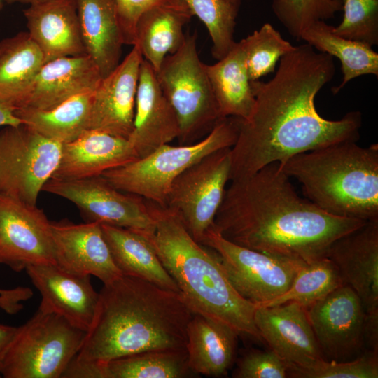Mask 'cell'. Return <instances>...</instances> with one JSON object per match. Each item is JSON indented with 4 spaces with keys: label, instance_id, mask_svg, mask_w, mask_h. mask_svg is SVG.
Returning <instances> with one entry per match:
<instances>
[{
    "label": "cell",
    "instance_id": "obj_38",
    "mask_svg": "<svg viewBox=\"0 0 378 378\" xmlns=\"http://www.w3.org/2000/svg\"><path fill=\"white\" fill-rule=\"evenodd\" d=\"M344 17L334 27L335 34L366 43L378 44V0H342Z\"/></svg>",
    "mask_w": 378,
    "mask_h": 378
},
{
    "label": "cell",
    "instance_id": "obj_7",
    "mask_svg": "<svg viewBox=\"0 0 378 378\" xmlns=\"http://www.w3.org/2000/svg\"><path fill=\"white\" fill-rule=\"evenodd\" d=\"M86 332L64 318L37 310L16 333L0 366L5 378H60Z\"/></svg>",
    "mask_w": 378,
    "mask_h": 378
},
{
    "label": "cell",
    "instance_id": "obj_26",
    "mask_svg": "<svg viewBox=\"0 0 378 378\" xmlns=\"http://www.w3.org/2000/svg\"><path fill=\"white\" fill-rule=\"evenodd\" d=\"M192 16L185 2L176 0L148 10L139 19L134 46L155 71L164 59L183 43V27Z\"/></svg>",
    "mask_w": 378,
    "mask_h": 378
},
{
    "label": "cell",
    "instance_id": "obj_6",
    "mask_svg": "<svg viewBox=\"0 0 378 378\" xmlns=\"http://www.w3.org/2000/svg\"><path fill=\"white\" fill-rule=\"evenodd\" d=\"M237 118L220 119L208 134L190 144L162 145L146 156L108 170L102 176L116 189L165 206L174 181L207 155L231 148L237 137Z\"/></svg>",
    "mask_w": 378,
    "mask_h": 378
},
{
    "label": "cell",
    "instance_id": "obj_5",
    "mask_svg": "<svg viewBox=\"0 0 378 378\" xmlns=\"http://www.w3.org/2000/svg\"><path fill=\"white\" fill-rule=\"evenodd\" d=\"M281 170L309 201L335 216L378 219V145L346 141L292 156Z\"/></svg>",
    "mask_w": 378,
    "mask_h": 378
},
{
    "label": "cell",
    "instance_id": "obj_32",
    "mask_svg": "<svg viewBox=\"0 0 378 378\" xmlns=\"http://www.w3.org/2000/svg\"><path fill=\"white\" fill-rule=\"evenodd\" d=\"M94 378H183L195 374L186 349H155L94 363Z\"/></svg>",
    "mask_w": 378,
    "mask_h": 378
},
{
    "label": "cell",
    "instance_id": "obj_39",
    "mask_svg": "<svg viewBox=\"0 0 378 378\" xmlns=\"http://www.w3.org/2000/svg\"><path fill=\"white\" fill-rule=\"evenodd\" d=\"M236 378H285L287 368L284 360L272 349H251L238 359L232 374Z\"/></svg>",
    "mask_w": 378,
    "mask_h": 378
},
{
    "label": "cell",
    "instance_id": "obj_27",
    "mask_svg": "<svg viewBox=\"0 0 378 378\" xmlns=\"http://www.w3.org/2000/svg\"><path fill=\"white\" fill-rule=\"evenodd\" d=\"M43 55L28 32L0 41V102L14 109L25 106Z\"/></svg>",
    "mask_w": 378,
    "mask_h": 378
},
{
    "label": "cell",
    "instance_id": "obj_34",
    "mask_svg": "<svg viewBox=\"0 0 378 378\" xmlns=\"http://www.w3.org/2000/svg\"><path fill=\"white\" fill-rule=\"evenodd\" d=\"M183 1L206 27L213 43L214 57L218 60L224 57L236 43L234 33L239 9L226 0Z\"/></svg>",
    "mask_w": 378,
    "mask_h": 378
},
{
    "label": "cell",
    "instance_id": "obj_40",
    "mask_svg": "<svg viewBox=\"0 0 378 378\" xmlns=\"http://www.w3.org/2000/svg\"><path fill=\"white\" fill-rule=\"evenodd\" d=\"M176 0H111L122 29L124 43L134 46L135 29L140 17L148 10Z\"/></svg>",
    "mask_w": 378,
    "mask_h": 378
},
{
    "label": "cell",
    "instance_id": "obj_45",
    "mask_svg": "<svg viewBox=\"0 0 378 378\" xmlns=\"http://www.w3.org/2000/svg\"><path fill=\"white\" fill-rule=\"evenodd\" d=\"M1 306V298H0V307Z\"/></svg>",
    "mask_w": 378,
    "mask_h": 378
},
{
    "label": "cell",
    "instance_id": "obj_28",
    "mask_svg": "<svg viewBox=\"0 0 378 378\" xmlns=\"http://www.w3.org/2000/svg\"><path fill=\"white\" fill-rule=\"evenodd\" d=\"M104 237L117 267L124 275L140 278L179 293L173 278L144 233L101 224Z\"/></svg>",
    "mask_w": 378,
    "mask_h": 378
},
{
    "label": "cell",
    "instance_id": "obj_21",
    "mask_svg": "<svg viewBox=\"0 0 378 378\" xmlns=\"http://www.w3.org/2000/svg\"><path fill=\"white\" fill-rule=\"evenodd\" d=\"M137 158L128 139L88 129L75 140L62 144L59 164L51 178L100 176Z\"/></svg>",
    "mask_w": 378,
    "mask_h": 378
},
{
    "label": "cell",
    "instance_id": "obj_11",
    "mask_svg": "<svg viewBox=\"0 0 378 378\" xmlns=\"http://www.w3.org/2000/svg\"><path fill=\"white\" fill-rule=\"evenodd\" d=\"M230 170V148H224L189 167L172 183L165 207L179 216L199 243L214 224Z\"/></svg>",
    "mask_w": 378,
    "mask_h": 378
},
{
    "label": "cell",
    "instance_id": "obj_23",
    "mask_svg": "<svg viewBox=\"0 0 378 378\" xmlns=\"http://www.w3.org/2000/svg\"><path fill=\"white\" fill-rule=\"evenodd\" d=\"M102 78L88 55L49 61L39 70L24 107L52 109L76 95L94 91Z\"/></svg>",
    "mask_w": 378,
    "mask_h": 378
},
{
    "label": "cell",
    "instance_id": "obj_19",
    "mask_svg": "<svg viewBox=\"0 0 378 378\" xmlns=\"http://www.w3.org/2000/svg\"><path fill=\"white\" fill-rule=\"evenodd\" d=\"M57 265L75 274L94 276L104 284L122 274L115 265L101 224L51 222Z\"/></svg>",
    "mask_w": 378,
    "mask_h": 378
},
{
    "label": "cell",
    "instance_id": "obj_31",
    "mask_svg": "<svg viewBox=\"0 0 378 378\" xmlns=\"http://www.w3.org/2000/svg\"><path fill=\"white\" fill-rule=\"evenodd\" d=\"M333 28L326 21H318L303 32L300 39L340 61L343 80L332 90L336 94L355 78L368 74L377 76L378 54L366 43L335 34Z\"/></svg>",
    "mask_w": 378,
    "mask_h": 378
},
{
    "label": "cell",
    "instance_id": "obj_20",
    "mask_svg": "<svg viewBox=\"0 0 378 378\" xmlns=\"http://www.w3.org/2000/svg\"><path fill=\"white\" fill-rule=\"evenodd\" d=\"M179 134L174 110L159 86L155 69L144 59L139 69L133 130L128 141L139 158L178 139Z\"/></svg>",
    "mask_w": 378,
    "mask_h": 378
},
{
    "label": "cell",
    "instance_id": "obj_17",
    "mask_svg": "<svg viewBox=\"0 0 378 378\" xmlns=\"http://www.w3.org/2000/svg\"><path fill=\"white\" fill-rule=\"evenodd\" d=\"M25 270L41 295L38 311L57 314L86 332L90 330L99 300L90 276L57 265H31Z\"/></svg>",
    "mask_w": 378,
    "mask_h": 378
},
{
    "label": "cell",
    "instance_id": "obj_35",
    "mask_svg": "<svg viewBox=\"0 0 378 378\" xmlns=\"http://www.w3.org/2000/svg\"><path fill=\"white\" fill-rule=\"evenodd\" d=\"M241 41L251 81L274 72L277 62L295 48L270 23L264 24Z\"/></svg>",
    "mask_w": 378,
    "mask_h": 378
},
{
    "label": "cell",
    "instance_id": "obj_41",
    "mask_svg": "<svg viewBox=\"0 0 378 378\" xmlns=\"http://www.w3.org/2000/svg\"><path fill=\"white\" fill-rule=\"evenodd\" d=\"M16 327L0 324V366L16 333Z\"/></svg>",
    "mask_w": 378,
    "mask_h": 378
},
{
    "label": "cell",
    "instance_id": "obj_29",
    "mask_svg": "<svg viewBox=\"0 0 378 378\" xmlns=\"http://www.w3.org/2000/svg\"><path fill=\"white\" fill-rule=\"evenodd\" d=\"M220 118L246 119L255 103L241 41L214 64H204Z\"/></svg>",
    "mask_w": 378,
    "mask_h": 378
},
{
    "label": "cell",
    "instance_id": "obj_44",
    "mask_svg": "<svg viewBox=\"0 0 378 378\" xmlns=\"http://www.w3.org/2000/svg\"><path fill=\"white\" fill-rule=\"evenodd\" d=\"M226 1H228L230 4H231L232 5H233L237 9H239L241 0H226Z\"/></svg>",
    "mask_w": 378,
    "mask_h": 378
},
{
    "label": "cell",
    "instance_id": "obj_12",
    "mask_svg": "<svg viewBox=\"0 0 378 378\" xmlns=\"http://www.w3.org/2000/svg\"><path fill=\"white\" fill-rule=\"evenodd\" d=\"M42 190L75 204L88 222L127 228L148 236L155 232L153 202L116 189L102 175L78 179L52 178Z\"/></svg>",
    "mask_w": 378,
    "mask_h": 378
},
{
    "label": "cell",
    "instance_id": "obj_24",
    "mask_svg": "<svg viewBox=\"0 0 378 378\" xmlns=\"http://www.w3.org/2000/svg\"><path fill=\"white\" fill-rule=\"evenodd\" d=\"M239 335L220 321L193 314L186 329L188 362L192 372L225 375L235 360Z\"/></svg>",
    "mask_w": 378,
    "mask_h": 378
},
{
    "label": "cell",
    "instance_id": "obj_43",
    "mask_svg": "<svg viewBox=\"0 0 378 378\" xmlns=\"http://www.w3.org/2000/svg\"><path fill=\"white\" fill-rule=\"evenodd\" d=\"M8 4H13V3H20V4H39L50 0H5Z\"/></svg>",
    "mask_w": 378,
    "mask_h": 378
},
{
    "label": "cell",
    "instance_id": "obj_25",
    "mask_svg": "<svg viewBox=\"0 0 378 378\" xmlns=\"http://www.w3.org/2000/svg\"><path fill=\"white\" fill-rule=\"evenodd\" d=\"M86 54L102 78L119 64L124 43L118 15L111 0H76Z\"/></svg>",
    "mask_w": 378,
    "mask_h": 378
},
{
    "label": "cell",
    "instance_id": "obj_36",
    "mask_svg": "<svg viewBox=\"0 0 378 378\" xmlns=\"http://www.w3.org/2000/svg\"><path fill=\"white\" fill-rule=\"evenodd\" d=\"M342 0H272V9L288 34L296 39L318 21L342 10Z\"/></svg>",
    "mask_w": 378,
    "mask_h": 378
},
{
    "label": "cell",
    "instance_id": "obj_37",
    "mask_svg": "<svg viewBox=\"0 0 378 378\" xmlns=\"http://www.w3.org/2000/svg\"><path fill=\"white\" fill-rule=\"evenodd\" d=\"M287 377L295 378H377V352L368 351L347 361L321 360L307 367H286Z\"/></svg>",
    "mask_w": 378,
    "mask_h": 378
},
{
    "label": "cell",
    "instance_id": "obj_47",
    "mask_svg": "<svg viewBox=\"0 0 378 378\" xmlns=\"http://www.w3.org/2000/svg\"><path fill=\"white\" fill-rule=\"evenodd\" d=\"M0 377H1V376H0Z\"/></svg>",
    "mask_w": 378,
    "mask_h": 378
},
{
    "label": "cell",
    "instance_id": "obj_14",
    "mask_svg": "<svg viewBox=\"0 0 378 378\" xmlns=\"http://www.w3.org/2000/svg\"><path fill=\"white\" fill-rule=\"evenodd\" d=\"M0 264L15 272L57 265L51 221L36 205L0 194Z\"/></svg>",
    "mask_w": 378,
    "mask_h": 378
},
{
    "label": "cell",
    "instance_id": "obj_4",
    "mask_svg": "<svg viewBox=\"0 0 378 378\" xmlns=\"http://www.w3.org/2000/svg\"><path fill=\"white\" fill-rule=\"evenodd\" d=\"M153 211L155 230L147 237L192 312L262 340L254 322L257 306L234 288L215 252L195 241L173 211L153 203Z\"/></svg>",
    "mask_w": 378,
    "mask_h": 378
},
{
    "label": "cell",
    "instance_id": "obj_3",
    "mask_svg": "<svg viewBox=\"0 0 378 378\" xmlns=\"http://www.w3.org/2000/svg\"><path fill=\"white\" fill-rule=\"evenodd\" d=\"M192 314L178 293L122 274L99 292L93 323L74 359L105 363L148 350H186Z\"/></svg>",
    "mask_w": 378,
    "mask_h": 378
},
{
    "label": "cell",
    "instance_id": "obj_2",
    "mask_svg": "<svg viewBox=\"0 0 378 378\" xmlns=\"http://www.w3.org/2000/svg\"><path fill=\"white\" fill-rule=\"evenodd\" d=\"M230 181L212 227L227 240L267 255L308 263L367 222L332 215L300 197L277 162Z\"/></svg>",
    "mask_w": 378,
    "mask_h": 378
},
{
    "label": "cell",
    "instance_id": "obj_8",
    "mask_svg": "<svg viewBox=\"0 0 378 378\" xmlns=\"http://www.w3.org/2000/svg\"><path fill=\"white\" fill-rule=\"evenodd\" d=\"M155 74L176 113L181 144H192L222 119L204 63L198 55L196 33H186L180 48L164 59Z\"/></svg>",
    "mask_w": 378,
    "mask_h": 378
},
{
    "label": "cell",
    "instance_id": "obj_46",
    "mask_svg": "<svg viewBox=\"0 0 378 378\" xmlns=\"http://www.w3.org/2000/svg\"><path fill=\"white\" fill-rule=\"evenodd\" d=\"M0 6H1V1H0Z\"/></svg>",
    "mask_w": 378,
    "mask_h": 378
},
{
    "label": "cell",
    "instance_id": "obj_18",
    "mask_svg": "<svg viewBox=\"0 0 378 378\" xmlns=\"http://www.w3.org/2000/svg\"><path fill=\"white\" fill-rule=\"evenodd\" d=\"M144 58L137 46L94 92L89 129L128 139L133 130L136 95Z\"/></svg>",
    "mask_w": 378,
    "mask_h": 378
},
{
    "label": "cell",
    "instance_id": "obj_13",
    "mask_svg": "<svg viewBox=\"0 0 378 378\" xmlns=\"http://www.w3.org/2000/svg\"><path fill=\"white\" fill-rule=\"evenodd\" d=\"M344 284L358 295L365 312V343L378 349V219L340 237L326 255Z\"/></svg>",
    "mask_w": 378,
    "mask_h": 378
},
{
    "label": "cell",
    "instance_id": "obj_42",
    "mask_svg": "<svg viewBox=\"0 0 378 378\" xmlns=\"http://www.w3.org/2000/svg\"><path fill=\"white\" fill-rule=\"evenodd\" d=\"M14 108L0 102V126L18 125L22 122L14 113Z\"/></svg>",
    "mask_w": 378,
    "mask_h": 378
},
{
    "label": "cell",
    "instance_id": "obj_22",
    "mask_svg": "<svg viewBox=\"0 0 378 378\" xmlns=\"http://www.w3.org/2000/svg\"><path fill=\"white\" fill-rule=\"evenodd\" d=\"M28 34L41 50L44 64L63 57L87 55L76 0H50L24 11Z\"/></svg>",
    "mask_w": 378,
    "mask_h": 378
},
{
    "label": "cell",
    "instance_id": "obj_10",
    "mask_svg": "<svg viewBox=\"0 0 378 378\" xmlns=\"http://www.w3.org/2000/svg\"><path fill=\"white\" fill-rule=\"evenodd\" d=\"M200 244L215 252L234 288L256 306L266 304L287 291L304 263L237 245L223 237L212 226Z\"/></svg>",
    "mask_w": 378,
    "mask_h": 378
},
{
    "label": "cell",
    "instance_id": "obj_1",
    "mask_svg": "<svg viewBox=\"0 0 378 378\" xmlns=\"http://www.w3.org/2000/svg\"><path fill=\"white\" fill-rule=\"evenodd\" d=\"M335 70L333 57L305 43L280 59L272 79L251 81L255 103L246 119L237 118L230 181L299 153L359 139V111L330 120L316 108V94L333 78Z\"/></svg>",
    "mask_w": 378,
    "mask_h": 378
},
{
    "label": "cell",
    "instance_id": "obj_30",
    "mask_svg": "<svg viewBox=\"0 0 378 378\" xmlns=\"http://www.w3.org/2000/svg\"><path fill=\"white\" fill-rule=\"evenodd\" d=\"M94 92L76 95L50 110L22 107L15 109L14 113L45 137L66 144L89 129Z\"/></svg>",
    "mask_w": 378,
    "mask_h": 378
},
{
    "label": "cell",
    "instance_id": "obj_33",
    "mask_svg": "<svg viewBox=\"0 0 378 378\" xmlns=\"http://www.w3.org/2000/svg\"><path fill=\"white\" fill-rule=\"evenodd\" d=\"M344 284L336 265L324 256L308 263L304 262L287 291L260 306H274L295 302L307 309Z\"/></svg>",
    "mask_w": 378,
    "mask_h": 378
},
{
    "label": "cell",
    "instance_id": "obj_15",
    "mask_svg": "<svg viewBox=\"0 0 378 378\" xmlns=\"http://www.w3.org/2000/svg\"><path fill=\"white\" fill-rule=\"evenodd\" d=\"M306 310L324 360L347 361L361 354L365 312L349 286L338 287Z\"/></svg>",
    "mask_w": 378,
    "mask_h": 378
},
{
    "label": "cell",
    "instance_id": "obj_9",
    "mask_svg": "<svg viewBox=\"0 0 378 378\" xmlns=\"http://www.w3.org/2000/svg\"><path fill=\"white\" fill-rule=\"evenodd\" d=\"M61 148L25 124L6 126L0 132V194L36 205L59 164Z\"/></svg>",
    "mask_w": 378,
    "mask_h": 378
},
{
    "label": "cell",
    "instance_id": "obj_16",
    "mask_svg": "<svg viewBox=\"0 0 378 378\" xmlns=\"http://www.w3.org/2000/svg\"><path fill=\"white\" fill-rule=\"evenodd\" d=\"M254 322L262 340L286 367H307L324 360L307 310L299 303L258 306Z\"/></svg>",
    "mask_w": 378,
    "mask_h": 378
}]
</instances>
